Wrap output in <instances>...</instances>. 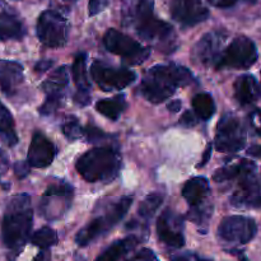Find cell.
<instances>
[{"instance_id":"6da1fadb","label":"cell","mask_w":261,"mask_h":261,"mask_svg":"<svg viewBox=\"0 0 261 261\" xmlns=\"http://www.w3.org/2000/svg\"><path fill=\"white\" fill-rule=\"evenodd\" d=\"M194 75L188 68L177 64L155 65L145 73L139 91L147 101L161 103L170 98L178 87L190 86Z\"/></svg>"},{"instance_id":"7a4b0ae2","label":"cell","mask_w":261,"mask_h":261,"mask_svg":"<svg viewBox=\"0 0 261 261\" xmlns=\"http://www.w3.org/2000/svg\"><path fill=\"white\" fill-rule=\"evenodd\" d=\"M153 7V0H140L130 17L133 27L140 38L158 50L166 54L173 53L178 46L177 35L172 25L155 17Z\"/></svg>"},{"instance_id":"3957f363","label":"cell","mask_w":261,"mask_h":261,"mask_svg":"<svg viewBox=\"0 0 261 261\" xmlns=\"http://www.w3.org/2000/svg\"><path fill=\"white\" fill-rule=\"evenodd\" d=\"M33 212L27 194L15 195L9 201L3 218V241L10 250H19L30 239Z\"/></svg>"},{"instance_id":"277c9868","label":"cell","mask_w":261,"mask_h":261,"mask_svg":"<svg viewBox=\"0 0 261 261\" xmlns=\"http://www.w3.org/2000/svg\"><path fill=\"white\" fill-rule=\"evenodd\" d=\"M75 167L88 182H109L119 175L121 155L119 150L110 145L93 148L78 158Z\"/></svg>"},{"instance_id":"5b68a950","label":"cell","mask_w":261,"mask_h":261,"mask_svg":"<svg viewBox=\"0 0 261 261\" xmlns=\"http://www.w3.org/2000/svg\"><path fill=\"white\" fill-rule=\"evenodd\" d=\"M133 204V196H122L105 209V213L92 219L84 228L76 233L75 242L79 246H87L97 237L114 228L125 216Z\"/></svg>"},{"instance_id":"8992f818","label":"cell","mask_w":261,"mask_h":261,"mask_svg":"<svg viewBox=\"0 0 261 261\" xmlns=\"http://www.w3.org/2000/svg\"><path fill=\"white\" fill-rule=\"evenodd\" d=\"M236 190L231 196V204L237 208H259L261 206V181L256 175V166L252 161L244 160L240 171Z\"/></svg>"},{"instance_id":"52a82bcc","label":"cell","mask_w":261,"mask_h":261,"mask_svg":"<svg viewBox=\"0 0 261 261\" xmlns=\"http://www.w3.org/2000/svg\"><path fill=\"white\" fill-rule=\"evenodd\" d=\"M103 45L107 51L119 55L132 65H139L144 63L150 55L148 47L140 45L138 41L120 31L110 28L103 36Z\"/></svg>"},{"instance_id":"ba28073f","label":"cell","mask_w":261,"mask_h":261,"mask_svg":"<svg viewBox=\"0 0 261 261\" xmlns=\"http://www.w3.org/2000/svg\"><path fill=\"white\" fill-rule=\"evenodd\" d=\"M69 23L58 10H45L37 20V37L47 47H63L68 41Z\"/></svg>"},{"instance_id":"9c48e42d","label":"cell","mask_w":261,"mask_h":261,"mask_svg":"<svg viewBox=\"0 0 261 261\" xmlns=\"http://www.w3.org/2000/svg\"><path fill=\"white\" fill-rule=\"evenodd\" d=\"M246 144V130L233 115H224L218 122L214 147L218 152L236 153Z\"/></svg>"},{"instance_id":"30bf717a","label":"cell","mask_w":261,"mask_h":261,"mask_svg":"<svg viewBox=\"0 0 261 261\" xmlns=\"http://www.w3.org/2000/svg\"><path fill=\"white\" fill-rule=\"evenodd\" d=\"M73 195V188L64 181L48 186L40 201L41 216L48 221L61 218L70 208Z\"/></svg>"},{"instance_id":"8fae6325","label":"cell","mask_w":261,"mask_h":261,"mask_svg":"<svg viewBox=\"0 0 261 261\" xmlns=\"http://www.w3.org/2000/svg\"><path fill=\"white\" fill-rule=\"evenodd\" d=\"M257 60V50L249 37H236L223 51L217 63V69H249Z\"/></svg>"},{"instance_id":"7c38bea8","label":"cell","mask_w":261,"mask_h":261,"mask_svg":"<svg viewBox=\"0 0 261 261\" xmlns=\"http://www.w3.org/2000/svg\"><path fill=\"white\" fill-rule=\"evenodd\" d=\"M91 75L97 86L105 92L126 88L137 79V74L126 68H115L96 60L91 66Z\"/></svg>"},{"instance_id":"4fadbf2b","label":"cell","mask_w":261,"mask_h":261,"mask_svg":"<svg viewBox=\"0 0 261 261\" xmlns=\"http://www.w3.org/2000/svg\"><path fill=\"white\" fill-rule=\"evenodd\" d=\"M69 84L68 66H60L50 74L42 83L41 88L46 94V101L40 107V114L48 116L53 115L63 105L66 88Z\"/></svg>"},{"instance_id":"5bb4252c","label":"cell","mask_w":261,"mask_h":261,"mask_svg":"<svg viewBox=\"0 0 261 261\" xmlns=\"http://www.w3.org/2000/svg\"><path fill=\"white\" fill-rule=\"evenodd\" d=\"M257 226L254 219L242 216L227 217L218 227V236L226 242L245 245L256 236Z\"/></svg>"},{"instance_id":"9a60e30c","label":"cell","mask_w":261,"mask_h":261,"mask_svg":"<svg viewBox=\"0 0 261 261\" xmlns=\"http://www.w3.org/2000/svg\"><path fill=\"white\" fill-rule=\"evenodd\" d=\"M228 33L224 31H212L204 35L195 47L193 48V59L198 64L204 66L217 65L219 58H221V48L226 42Z\"/></svg>"},{"instance_id":"2e32d148","label":"cell","mask_w":261,"mask_h":261,"mask_svg":"<svg viewBox=\"0 0 261 261\" xmlns=\"http://www.w3.org/2000/svg\"><path fill=\"white\" fill-rule=\"evenodd\" d=\"M170 12L182 27H193L208 19L209 10L201 0H171Z\"/></svg>"},{"instance_id":"e0dca14e","label":"cell","mask_w":261,"mask_h":261,"mask_svg":"<svg viewBox=\"0 0 261 261\" xmlns=\"http://www.w3.org/2000/svg\"><path fill=\"white\" fill-rule=\"evenodd\" d=\"M157 234L167 246L175 249L182 247L185 245L182 218L170 209L165 211L157 221Z\"/></svg>"},{"instance_id":"ac0fdd59","label":"cell","mask_w":261,"mask_h":261,"mask_svg":"<svg viewBox=\"0 0 261 261\" xmlns=\"http://www.w3.org/2000/svg\"><path fill=\"white\" fill-rule=\"evenodd\" d=\"M55 155L56 147L54 143L48 140L42 133H35L28 149V166L35 168H45L53 163Z\"/></svg>"},{"instance_id":"d6986e66","label":"cell","mask_w":261,"mask_h":261,"mask_svg":"<svg viewBox=\"0 0 261 261\" xmlns=\"http://www.w3.org/2000/svg\"><path fill=\"white\" fill-rule=\"evenodd\" d=\"M86 61L87 55L84 53H81L75 56L73 66H71V74H73L74 84L76 87L74 102L82 107L88 106L91 103V82L88 79Z\"/></svg>"},{"instance_id":"ffe728a7","label":"cell","mask_w":261,"mask_h":261,"mask_svg":"<svg viewBox=\"0 0 261 261\" xmlns=\"http://www.w3.org/2000/svg\"><path fill=\"white\" fill-rule=\"evenodd\" d=\"M23 68L15 61L0 60V87L8 96H13L23 83Z\"/></svg>"},{"instance_id":"44dd1931","label":"cell","mask_w":261,"mask_h":261,"mask_svg":"<svg viewBox=\"0 0 261 261\" xmlns=\"http://www.w3.org/2000/svg\"><path fill=\"white\" fill-rule=\"evenodd\" d=\"M234 98L241 106H249L257 101L260 94L259 84L256 79L250 74H245L237 78L233 84Z\"/></svg>"},{"instance_id":"7402d4cb","label":"cell","mask_w":261,"mask_h":261,"mask_svg":"<svg viewBox=\"0 0 261 261\" xmlns=\"http://www.w3.org/2000/svg\"><path fill=\"white\" fill-rule=\"evenodd\" d=\"M181 193L191 206H198L208 201L211 186L205 177L198 176V177H193L186 181Z\"/></svg>"},{"instance_id":"603a6c76","label":"cell","mask_w":261,"mask_h":261,"mask_svg":"<svg viewBox=\"0 0 261 261\" xmlns=\"http://www.w3.org/2000/svg\"><path fill=\"white\" fill-rule=\"evenodd\" d=\"M139 244V239L135 236H129L112 244L107 247L101 255H98L96 261H119L122 256L132 251Z\"/></svg>"},{"instance_id":"cb8c5ba5","label":"cell","mask_w":261,"mask_h":261,"mask_svg":"<svg viewBox=\"0 0 261 261\" xmlns=\"http://www.w3.org/2000/svg\"><path fill=\"white\" fill-rule=\"evenodd\" d=\"M25 35V28L17 17L0 13V40H20Z\"/></svg>"},{"instance_id":"d4e9b609","label":"cell","mask_w":261,"mask_h":261,"mask_svg":"<svg viewBox=\"0 0 261 261\" xmlns=\"http://www.w3.org/2000/svg\"><path fill=\"white\" fill-rule=\"evenodd\" d=\"M125 109H126V101H125V97L122 94H119L114 98L101 99L96 103L97 112L103 115L107 119L114 120V121L119 119L120 115L125 111Z\"/></svg>"},{"instance_id":"484cf974","label":"cell","mask_w":261,"mask_h":261,"mask_svg":"<svg viewBox=\"0 0 261 261\" xmlns=\"http://www.w3.org/2000/svg\"><path fill=\"white\" fill-rule=\"evenodd\" d=\"M191 105L199 119L204 121L209 120L216 114V103H214L213 97L209 93H198L194 96L191 99Z\"/></svg>"},{"instance_id":"4316f807","label":"cell","mask_w":261,"mask_h":261,"mask_svg":"<svg viewBox=\"0 0 261 261\" xmlns=\"http://www.w3.org/2000/svg\"><path fill=\"white\" fill-rule=\"evenodd\" d=\"M0 134L7 139L10 145L17 143V135L14 132V121L9 110L0 102Z\"/></svg>"},{"instance_id":"83f0119b","label":"cell","mask_w":261,"mask_h":261,"mask_svg":"<svg viewBox=\"0 0 261 261\" xmlns=\"http://www.w3.org/2000/svg\"><path fill=\"white\" fill-rule=\"evenodd\" d=\"M31 241L35 246L46 250L58 244V233L50 227H42L32 234Z\"/></svg>"},{"instance_id":"f1b7e54d","label":"cell","mask_w":261,"mask_h":261,"mask_svg":"<svg viewBox=\"0 0 261 261\" xmlns=\"http://www.w3.org/2000/svg\"><path fill=\"white\" fill-rule=\"evenodd\" d=\"M162 201H163V198L161 194L158 193L149 194V195H148L139 205L138 214H139V217H142L143 219L148 221V219H150L153 216H154V213L158 211V208L161 206Z\"/></svg>"},{"instance_id":"f546056e","label":"cell","mask_w":261,"mask_h":261,"mask_svg":"<svg viewBox=\"0 0 261 261\" xmlns=\"http://www.w3.org/2000/svg\"><path fill=\"white\" fill-rule=\"evenodd\" d=\"M212 212H213V205L209 201H205L198 206H191L190 212L188 213V218L193 221L194 223L203 226V224H208Z\"/></svg>"},{"instance_id":"4dcf8cb0","label":"cell","mask_w":261,"mask_h":261,"mask_svg":"<svg viewBox=\"0 0 261 261\" xmlns=\"http://www.w3.org/2000/svg\"><path fill=\"white\" fill-rule=\"evenodd\" d=\"M61 130L63 134L68 138L69 140H76L81 137H84V129L79 124L76 117H69L63 125H61Z\"/></svg>"},{"instance_id":"1f68e13d","label":"cell","mask_w":261,"mask_h":261,"mask_svg":"<svg viewBox=\"0 0 261 261\" xmlns=\"http://www.w3.org/2000/svg\"><path fill=\"white\" fill-rule=\"evenodd\" d=\"M106 137L105 133L102 132L98 127L93 126V125H88V126L84 129V138H86L88 142H96V140H101Z\"/></svg>"},{"instance_id":"d6a6232c","label":"cell","mask_w":261,"mask_h":261,"mask_svg":"<svg viewBox=\"0 0 261 261\" xmlns=\"http://www.w3.org/2000/svg\"><path fill=\"white\" fill-rule=\"evenodd\" d=\"M125 261H160L158 257L155 256L154 252L149 249H142L140 251H138L134 256H132L130 259Z\"/></svg>"},{"instance_id":"836d02e7","label":"cell","mask_w":261,"mask_h":261,"mask_svg":"<svg viewBox=\"0 0 261 261\" xmlns=\"http://www.w3.org/2000/svg\"><path fill=\"white\" fill-rule=\"evenodd\" d=\"M109 5V0H89L88 5V13L91 17L99 14L101 12H103L105 9Z\"/></svg>"},{"instance_id":"e575fe53","label":"cell","mask_w":261,"mask_h":261,"mask_svg":"<svg viewBox=\"0 0 261 261\" xmlns=\"http://www.w3.org/2000/svg\"><path fill=\"white\" fill-rule=\"evenodd\" d=\"M198 115L193 114V111H185L181 116V125H184L185 127H193L198 124Z\"/></svg>"},{"instance_id":"d590c367","label":"cell","mask_w":261,"mask_h":261,"mask_svg":"<svg viewBox=\"0 0 261 261\" xmlns=\"http://www.w3.org/2000/svg\"><path fill=\"white\" fill-rule=\"evenodd\" d=\"M250 121L251 125L254 126L255 132L261 137V111L260 110H255L250 114Z\"/></svg>"},{"instance_id":"8d00e7d4","label":"cell","mask_w":261,"mask_h":261,"mask_svg":"<svg viewBox=\"0 0 261 261\" xmlns=\"http://www.w3.org/2000/svg\"><path fill=\"white\" fill-rule=\"evenodd\" d=\"M171 261H211L208 259H204V257L199 256L196 254H191V252H188V254L177 255V256H173Z\"/></svg>"},{"instance_id":"74e56055","label":"cell","mask_w":261,"mask_h":261,"mask_svg":"<svg viewBox=\"0 0 261 261\" xmlns=\"http://www.w3.org/2000/svg\"><path fill=\"white\" fill-rule=\"evenodd\" d=\"M216 8H229L233 7L239 0H208Z\"/></svg>"},{"instance_id":"f35d334b","label":"cell","mask_w":261,"mask_h":261,"mask_svg":"<svg viewBox=\"0 0 261 261\" xmlns=\"http://www.w3.org/2000/svg\"><path fill=\"white\" fill-rule=\"evenodd\" d=\"M53 64H54L53 60H42L36 65L35 70L37 71V73H43V71H46L47 69H50L51 66H53Z\"/></svg>"},{"instance_id":"ab89813d","label":"cell","mask_w":261,"mask_h":261,"mask_svg":"<svg viewBox=\"0 0 261 261\" xmlns=\"http://www.w3.org/2000/svg\"><path fill=\"white\" fill-rule=\"evenodd\" d=\"M28 165V163H27ZM27 165H25V163H23V162H19V163H17V165H15V173H17V176L18 177H24L25 175H27L28 173V167H27Z\"/></svg>"},{"instance_id":"60d3db41","label":"cell","mask_w":261,"mask_h":261,"mask_svg":"<svg viewBox=\"0 0 261 261\" xmlns=\"http://www.w3.org/2000/svg\"><path fill=\"white\" fill-rule=\"evenodd\" d=\"M211 155H212V145L209 144L208 147H206L205 152H204V155H203V157H201V162L198 165V168H200V167H203V166H205L206 163H208V161L211 160Z\"/></svg>"},{"instance_id":"b9f144b4","label":"cell","mask_w":261,"mask_h":261,"mask_svg":"<svg viewBox=\"0 0 261 261\" xmlns=\"http://www.w3.org/2000/svg\"><path fill=\"white\" fill-rule=\"evenodd\" d=\"M247 154L254 158H261V145H252L247 149Z\"/></svg>"},{"instance_id":"7bdbcfd3","label":"cell","mask_w":261,"mask_h":261,"mask_svg":"<svg viewBox=\"0 0 261 261\" xmlns=\"http://www.w3.org/2000/svg\"><path fill=\"white\" fill-rule=\"evenodd\" d=\"M181 106H182V103H181L180 99H175V101L170 102L167 106V109L170 110V111H173V112H178L181 110Z\"/></svg>"},{"instance_id":"ee69618b","label":"cell","mask_w":261,"mask_h":261,"mask_svg":"<svg viewBox=\"0 0 261 261\" xmlns=\"http://www.w3.org/2000/svg\"><path fill=\"white\" fill-rule=\"evenodd\" d=\"M50 260V254L47 251H42L37 255L35 261H48Z\"/></svg>"},{"instance_id":"f6af8a7d","label":"cell","mask_w":261,"mask_h":261,"mask_svg":"<svg viewBox=\"0 0 261 261\" xmlns=\"http://www.w3.org/2000/svg\"><path fill=\"white\" fill-rule=\"evenodd\" d=\"M64 2H69V3H73V2H76V0H64Z\"/></svg>"}]
</instances>
